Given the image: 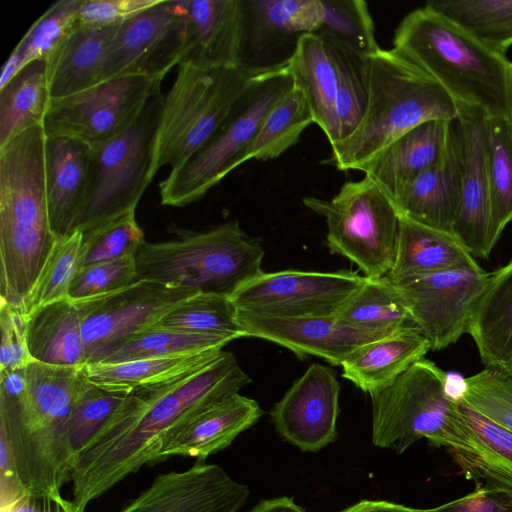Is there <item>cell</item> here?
I'll return each instance as SVG.
<instances>
[{"mask_svg":"<svg viewBox=\"0 0 512 512\" xmlns=\"http://www.w3.org/2000/svg\"><path fill=\"white\" fill-rule=\"evenodd\" d=\"M251 382L235 355L223 351L200 370L127 392L75 461L70 480L77 509L85 512L124 478L160 462L162 448L183 425Z\"/></svg>","mask_w":512,"mask_h":512,"instance_id":"1","label":"cell"},{"mask_svg":"<svg viewBox=\"0 0 512 512\" xmlns=\"http://www.w3.org/2000/svg\"><path fill=\"white\" fill-rule=\"evenodd\" d=\"M46 138L40 123L0 147V303L22 314L56 241L46 193Z\"/></svg>","mask_w":512,"mask_h":512,"instance_id":"2","label":"cell"},{"mask_svg":"<svg viewBox=\"0 0 512 512\" xmlns=\"http://www.w3.org/2000/svg\"><path fill=\"white\" fill-rule=\"evenodd\" d=\"M81 368L33 361L26 367L22 398L0 402V436L8 444L20 481L33 492L60 495L70 480V416L90 383Z\"/></svg>","mask_w":512,"mask_h":512,"instance_id":"3","label":"cell"},{"mask_svg":"<svg viewBox=\"0 0 512 512\" xmlns=\"http://www.w3.org/2000/svg\"><path fill=\"white\" fill-rule=\"evenodd\" d=\"M392 43V49L433 78L456 104L510 119V62L441 13L427 5L409 12Z\"/></svg>","mask_w":512,"mask_h":512,"instance_id":"4","label":"cell"},{"mask_svg":"<svg viewBox=\"0 0 512 512\" xmlns=\"http://www.w3.org/2000/svg\"><path fill=\"white\" fill-rule=\"evenodd\" d=\"M458 107L428 74L396 52L380 48L369 56V94L355 131L331 147L328 163L340 171H361L374 156L429 120L452 121Z\"/></svg>","mask_w":512,"mask_h":512,"instance_id":"5","label":"cell"},{"mask_svg":"<svg viewBox=\"0 0 512 512\" xmlns=\"http://www.w3.org/2000/svg\"><path fill=\"white\" fill-rule=\"evenodd\" d=\"M171 228V227H170ZM174 237L145 241L136 253L137 280L231 297L262 273L264 250L238 221L204 231L174 226Z\"/></svg>","mask_w":512,"mask_h":512,"instance_id":"6","label":"cell"},{"mask_svg":"<svg viewBox=\"0 0 512 512\" xmlns=\"http://www.w3.org/2000/svg\"><path fill=\"white\" fill-rule=\"evenodd\" d=\"M447 385V374L424 357L370 394L373 444L399 454L422 438L447 452L467 445V428Z\"/></svg>","mask_w":512,"mask_h":512,"instance_id":"7","label":"cell"},{"mask_svg":"<svg viewBox=\"0 0 512 512\" xmlns=\"http://www.w3.org/2000/svg\"><path fill=\"white\" fill-rule=\"evenodd\" d=\"M255 76L240 67L206 68L190 61L181 62L164 96L153 154V177L166 165L177 169L199 151L220 128Z\"/></svg>","mask_w":512,"mask_h":512,"instance_id":"8","label":"cell"},{"mask_svg":"<svg viewBox=\"0 0 512 512\" xmlns=\"http://www.w3.org/2000/svg\"><path fill=\"white\" fill-rule=\"evenodd\" d=\"M163 102L160 87L130 126L90 147L86 196L73 231L86 232L136 211L154 178L153 154Z\"/></svg>","mask_w":512,"mask_h":512,"instance_id":"9","label":"cell"},{"mask_svg":"<svg viewBox=\"0 0 512 512\" xmlns=\"http://www.w3.org/2000/svg\"><path fill=\"white\" fill-rule=\"evenodd\" d=\"M286 69L330 146L348 138L366 110L369 56L309 33L299 40Z\"/></svg>","mask_w":512,"mask_h":512,"instance_id":"10","label":"cell"},{"mask_svg":"<svg viewBox=\"0 0 512 512\" xmlns=\"http://www.w3.org/2000/svg\"><path fill=\"white\" fill-rule=\"evenodd\" d=\"M292 87L286 66L256 75L213 137L159 184L161 204H192L243 164L264 118Z\"/></svg>","mask_w":512,"mask_h":512,"instance_id":"11","label":"cell"},{"mask_svg":"<svg viewBox=\"0 0 512 512\" xmlns=\"http://www.w3.org/2000/svg\"><path fill=\"white\" fill-rule=\"evenodd\" d=\"M303 203L325 219L331 253L350 260L364 277L388 275L397 252L400 213L370 178L344 183L331 199L309 196Z\"/></svg>","mask_w":512,"mask_h":512,"instance_id":"12","label":"cell"},{"mask_svg":"<svg viewBox=\"0 0 512 512\" xmlns=\"http://www.w3.org/2000/svg\"><path fill=\"white\" fill-rule=\"evenodd\" d=\"M162 81L152 76L117 77L51 101L42 123L45 134L97 146L130 126Z\"/></svg>","mask_w":512,"mask_h":512,"instance_id":"13","label":"cell"},{"mask_svg":"<svg viewBox=\"0 0 512 512\" xmlns=\"http://www.w3.org/2000/svg\"><path fill=\"white\" fill-rule=\"evenodd\" d=\"M187 50V0H161L118 27L99 83L133 75L164 79L185 59Z\"/></svg>","mask_w":512,"mask_h":512,"instance_id":"14","label":"cell"},{"mask_svg":"<svg viewBox=\"0 0 512 512\" xmlns=\"http://www.w3.org/2000/svg\"><path fill=\"white\" fill-rule=\"evenodd\" d=\"M364 280L353 271L262 272L230 298L238 311L270 317L337 316Z\"/></svg>","mask_w":512,"mask_h":512,"instance_id":"15","label":"cell"},{"mask_svg":"<svg viewBox=\"0 0 512 512\" xmlns=\"http://www.w3.org/2000/svg\"><path fill=\"white\" fill-rule=\"evenodd\" d=\"M489 276L476 263L392 281L406 303L412 325L429 341L431 350L437 351L468 332Z\"/></svg>","mask_w":512,"mask_h":512,"instance_id":"16","label":"cell"},{"mask_svg":"<svg viewBox=\"0 0 512 512\" xmlns=\"http://www.w3.org/2000/svg\"><path fill=\"white\" fill-rule=\"evenodd\" d=\"M197 293L189 288L137 280L111 295L76 303L81 315L86 364L98 362L130 335L155 324Z\"/></svg>","mask_w":512,"mask_h":512,"instance_id":"17","label":"cell"},{"mask_svg":"<svg viewBox=\"0 0 512 512\" xmlns=\"http://www.w3.org/2000/svg\"><path fill=\"white\" fill-rule=\"evenodd\" d=\"M241 11L239 67L255 75L284 68L324 17L321 0H241Z\"/></svg>","mask_w":512,"mask_h":512,"instance_id":"18","label":"cell"},{"mask_svg":"<svg viewBox=\"0 0 512 512\" xmlns=\"http://www.w3.org/2000/svg\"><path fill=\"white\" fill-rule=\"evenodd\" d=\"M339 393L331 367L310 365L270 411L277 433L302 451L324 448L337 436Z\"/></svg>","mask_w":512,"mask_h":512,"instance_id":"19","label":"cell"},{"mask_svg":"<svg viewBox=\"0 0 512 512\" xmlns=\"http://www.w3.org/2000/svg\"><path fill=\"white\" fill-rule=\"evenodd\" d=\"M249 489L216 464L196 460L184 471L158 475L119 512H237Z\"/></svg>","mask_w":512,"mask_h":512,"instance_id":"20","label":"cell"},{"mask_svg":"<svg viewBox=\"0 0 512 512\" xmlns=\"http://www.w3.org/2000/svg\"><path fill=\"white\" fill-rule=\"evenodd\" d=\"M464 147L461 201L453 233L473 257L487 258L497 243L491 221L488 173V116L457 104Z\"/></svg>","mask_w":512,"mask_h":512,"instance_id":"21","label":"cell"},{"mask_svg":"<svg viewBox=\"0 0 512 512\" xmlns=\"http://www.w3.org/2000/svg\"><path fill=\"white\" fill-rule=\"evenodd\" d=\"M237 320L246 337L283 346L299 359L315 356L334 366L362 345L385 337L350 327L336 316L279 318L238 311Z\"/></svg>","mask_w":512,"mask_h":512,"instance_id":"22","label":"cell"},{"mask_svg":"<svg viewBox=\"0 0 512 512\" xmlns=\"http://www.w3.org/2000/svg\"><path fill=\"white\" fill-rule=\"evenodd\" d=\"M464 147L457 118L452 120L444 158L417 176L395 199L401 216L453 233L462 189Z\"/></svg>","mask_w":512,"mask_h":512,"instance_id":"23","label":"cell"},{"mask_svg":"<svg viewBox=\"0 0 512 512\" xmlns=\"http://www.w3.org/2000/svg\"><path fill=\"white\" fill-rule=\"evenodd\" d=\"M451 122L436 119L414 127L374 156L361 172L395 201L417 176L444 158Z\"/></svg>","mask_w":512,"mask_h":512,"instance_id":"24","label":"cell"},{"mask_svg":"<svg viewBox=\"0 0 512 512\" xmlns=\"http://www.w3.org/2000/svg\"><path fill=\"white\" fill-rule=\"evenodd\" d=\"M257 401L239 393L205 408L183 425L164 445L160 461L172 457H193L205 461L227 448L263 415Z\"/></svg>","mask_w":512,"mask_h":512,"instance_id":"25","label":"cell"},{"mask_svg":"<svg viewBox=\"0 0 512 512\" xmlns=\"http://www.w3.org/2000/svg\"><path fill=\"white\" fill-rule=\"evenodd\" d=\"M90 153V146L79 140L46 138V193L50 226L56 239L74 230L86 196Z\"/></svg>","mask_w":512,"mask_h":512,"instance_id":"26","label":"cell"},{"mask_svg":"<svg viewBox=\"0 0 512 512\" xmlns=\"http://www.w3.org/2000/svg\"><path fill=\"white\" fill-rule=\"evenodd\" d=\"M187 17L188 50L183 61L206 68L239 67L241 0H187Z\"/></svg>","mask_w":512,"mask_h":512,"instance_id":"27","label":"cell"},{"mask_svg":"<svg viewBox=\"0 0 512 512\" xmlns=\"http://www.w3.org/2000/svg\"><path fill=\"white\" fill-rule=\"evenodd\" d=\"M469 443L448 452L467 479L485 480L486 486L512 497V432L476 411L462 399L456 401Z\"/></svg>","mask_w":512,"mask_h":512,"instance_id":"28","label":"cell"},{"mask_svg":"<svg viewBox=\"0 0 512 512\" xmlns=\"http://www.w3.org/2000/svg\"><path fill=\"white\" fill-rule=\"evenodd\" d=\"M430 350L419 330L407 325L359 347L341 365L342 376L370 395L392 384Z\"/></svg>","mask_w":512,"mask_h":512,"instance_id":"29","label":"cell"},{"mask_svg":"<svg viewBox=\"0 0 512 512\" xmlns=\"http://www.w3.org/2000/svg\"><path fill=\"white\" fill-rule=\"evenodd\" d=\"M119 26L76 27L57 45L45 59L51 101L99 83L105 55Z\"/></svg>","mask_w":512,"mask_h":512,"instance_id":"30","label":"cell"},{"mask_svg":"<svg viewBox=\"0 0 512 512\" xmlns=\"http://www.w3.org/2000/svg\"><path fill=\"white\" fill-rule=\"evenodd\" d=\"M467 333L485 368L497 371L512 358V258L490 272Z\"/></svg>","mask_w":512,"mask_h":512,"instance_id":"31","label":"cell"},{"mask_svg":"<svg viewBox=\"0 0 512 512\" xmlns=\"http://www.w3.org/2000/svg\"><path fill=\"white\" fill-rule=\"evenodd\" d=\"M26 317V340L34 361L61 367L86 364L81 315L65 299L39 308Z\"/></svg>","mask_w":512,"mask_h":512,"instance_id":"32","label":"cell"},{"mask_svg":"<svg viewBox=\"0 0 512 512\" xmlns=\"http://www.w3.org/2000/svg\"><path fill=\"white\" fill-rule=\"evenodd\" d=\"M458 238L400 215L395 261L388 277L399 280L476 264Z\"/></svg>","mask_w":512,"mask_h":512,"instance_id":"33","label":"cell"},{"mask_svg":"<svg viewBox=\"0 0 512 512\" xmlns=\"http://www.w3.org/2000/svg\"><path fill=\"white\" fill-rule=\"evenodd\" d=\"M222 352V348H214L116 363H88L81 370L88 381L96 386L129 392L139 386L171 380L200 370L214 362Z\"/></svg>","mask_w":512,"mask_h":512,"instance_id":"34","label":"cell"},{"mask_svg":"<svg viewBox=\"0 0 512 512\" xmlns=\"http://www.w3.org/2000/svg\"><path fill=\"white\" fill-rule=\"evenodd\" d=\"M50 102L46 61L28 63L0 88V147L43 123Z\"/></svg>","mask_w":512,"mask_h":512,"instance_id":"35","label":"cell"},{"mask_svg":"<svg viewBox=\"0 0 512 512\" xmlns=\"http://www.w3.org/2000/svg\"><path fill=\"white\" fill-rule=\"evenodd\" d=\"M336 317L350 327L379 336H387L412 325L406 303L387 275L365 277Z\"/></svg>","mask_w":512,"mask_h":512,"instance_id":"36","label":"cell"},{"mask_svg":"<svg viewBox=\"0 0 512 512\" xmlns=\"http://www.w3.org/2000/svg\"><path fill=\"white\" fill-rule=\"evenodd\" d=\"M426 5L498 55L506 56L512 46V0H430Z\"/></svg>","mask_w":512,"mask_h":512,"instance_id":"37","label":"cell"},{"mask_svg":"<svg viewBox=\"0 0 512 512\" xmlns=\"http://www.w3.org/2000/svg\"><path fill=\"white\" fill-rule=\"evenodd\" d=\"M313 122L308 103L294 86L272 107L245 150L242 163L278 158L295 145Z\"/></svg>","mask_w":512,"mask_h":512,"instance_id":"38","label":"cell"},{"mask_svg":"<svg viewBox=\"0 0 512 512\" xmlns=\"http://www.w3.org/2000/svg\"><path fill=\"white\" fill-rule=\"evenodd\" d=\"M81 3L82 0L57 1L30 26L3 66L0 88L28 63L45 60L76 28Z\"/></svg>","mask_w":512,"mask_h":512,"instance_id":"39","label":"cell"},{"mask_svg":"<svg viewBox=\"0 0 512 512\" xmlns=\"http://www.w3.org/2000/svg\"><path fill=\"white\" fill-rule=\"evenodd\" d=\"M237 313L230 297L197 293L172 308L153 325L232 341L246 337Z\"/></svg>","mask_w":512,"mask_h":512,"instance_id":"40","label":"cell"},{"mask_svg":"<svg viewBox=\"0 0 512 512\" xmlns=\"http://www.w3.org/2000/svg\"><path fill=\"white\" fill-rule=\"evenodd\" d=\"M228 339L155 325L143 328L104 354L98 362L116 363L223 348ZM97 363V362H95Z\"/></svg>","mask_w":512,"mask_h":512,"instance_id":"41","label":"cell"},{"mask_svg":"<svg viewBox=\"0 0 512 512\" xmlns=\"http://www.w3.org/2000/svg\"><path fill=\"white\" fill-rule=\"evenodd\" d=\"M488 173L491 221L497 242L512 221V124L510 119H487Z\"/></svg>","mask_w":512,"mask_h":512,"instance_id":"42","label":"cell"},{"mask_svg":"<svg viewBox=\"0 0 512 512\" xmlns=\"http://www.w3.org/2000/svg\"><path fill=\"white\" fill-rule=\"evenodd\" d=\"M83 232L57 238L23 305L24 316L68 299L70 285L82 266Z\"/></svg>","mask_w":512,"mask_h":512,"instance_id":"43","label":"cell"},{"mask_svg":"<svg viewBox=\"0 0 512 512\" xmlns=\"http://www.w3.org/2000/svg\"><path fill=\"white\" fill-rule=\"evenodd\" d=\"M323 22L316 34L370 56L380 47L368 5L362 0H321Z\"/></svg>","mask_w":512,"mask_h":512,"instance_id":"44","label":"cell"},{"mask_svg":"<svg viewBox=\"0 0 512 512\" xmlns=\"http://www.w3.org/2000/svg\"><path fill=\"white\" fill-rule=\"evenodd\" d=\"M145 242L136 211L83 232L82 266L136 256Z\"/></svg>","mask_w":512,"mask_h":512,"instance_id":"45","label":"cell"},{"mask_svg":"<svg viewBox=\"0 0 512 512\" xmlns=\"http://www.w3.org/2000/svg\"><path fill=\"white\" fill-rule=\"evenodd\" d=\"M127 392L108 390L89 383L76 400L69 421V440L74 458L93 440Z\"/></svg>","mask_w":512,"mask_h":512,"instance_id":"46","label":"cell"},{"mask_svg":"<svg viewBox=\"0 0 512 512\" xmlns=\"http://www.w3.org/2000/svg\"><path fill=\"white\" fill-rule=\"evenodd\" d=\"M460 399L512 432V380L500 372L485 368L465 378Z\"/></svg>","mask_w":512,"mask_h":512,"instance_id":"47","label":"cell"},{"mask_svg":"<svg viewBox=\"0 0 512 512\" xmlns=\"http://www.w3.org/2000/svg\"><path fill=\"white\" fill-rule=\"evenodd\" d=\"M137 281L135 256L81 267L68 292L74 303L116 293Z\"/></svg>","mask_w":512,"mask_h":512,"instance_id":"48","label":"cell"},{"mask_svg":"<svg viewBox=\"0 0 512 512\" xmlns=\"http://www.w3.org/2000/svg\"><path fill=\"white\" fill-rule=\"evenodd\" d=\"M161 0H82L76 27L119 26Z\"/></svg>","mask_w":512,"mask_h":512,"instance_id":"49","label":"cell"},{"mask_svg":"<svg viewBox=\"0 0 512 512\" xmlns=\"http://www.w3.org/2000/svg\"><path fill=\"white\" fill-rule=\"evenodd\" d=\"M0 371L25 367L33 362L26 340V317L17 309L0 303Z\"/></svg>","mask_w":512,"mask_h":512,"instance_id":"50","label":"cell"},{"mask_svg":"<svg viewBox=\"0 0 512 512\" xmlns=\"http://www.w3.org/2000/svg\"><path fill=\"white\" fill-rule=\"evenodd\" d=\"M424 512H512V497L476 481L471 493Z\"/></svg>","mask_w":512,"mask_h":512,"instance_id":"51","label":"cell"},{"mask_svg":"<svg viewBox=\"0 0 512 512\" xmlns=\"http://www.w3.org/2000/svg\"><path fill=\"white\" fill-rule=\"evenodd\" d=\"M0 512H80L72 500L60 495L25 489L14 499L1 504Z\"/></svg>","mask_w":512,"mask_h":512,"instance_id":"52","label":"cell"},{"mask_svg":"<svg viewBox=\"0 0 512 512\" xmlns=\"http://www.w3.org/2000/svg\"><path fill=\"white\" fill-rule=\"evenodd\" d=\"M341 512H424V510L386 501L363 500Z\"/></svg>","mask_w":512,"mask_h":512,"instance_id":"53","label":"cell"},{"mask_svg":"<svg viewBox=\"0 0 512 512\" xmlns=\"http://www.w3.org/2000/svg\"><path fill=\"white\" fill-rule=\"evenodd\" d=\"M250 512H306L290 497H277L260 501Z\"/></svg>","mask_w":512,"mask_h":512,"instance_id":"54","label":"cell"},{"mask_svg":"<svg viewBox=\"0 0 512 512\" xmlns=\"http://www.w3.org/2000/svg\"><path fill=\"white\" fill-rule=\"evenodd\" d=\"M496 371V370H495ZM507 378L512 380V358L509 359L499 370H497Z\"/></svg>","mask_w":512,"mask_h":512,"instance_id":"55","label":"cell"},{"mask_svg":"<svg viewBox=\"0 0 512 512\" xmlns=\"http://www.w3.org/2000/svg\"><path fill=\"white\" fill-rule=\"evenodd\" d=\"M509 75H510V81H511V85H512V63L511 62L509 65Z\"/></svg>","mask_w":512,"mask_h":512,"instance_id":"56","label":"cell"},{"mask_svg":"<svg viewBox=\"0 0 512 512\" xmlns=\"http://www.w3.org/2000/svg\"><path fill=\"white\" fill-rule=\"evenodd\" d=\"M510 121H511V124H512V100H511V116H510Z\"/></svg>","mask_w":512,"mask_h":512,"instance_id":"57","label":"cell"}]
</instances>
